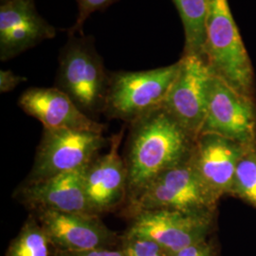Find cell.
<instances>
[{"instance_id": "2e32d148", "label": "cell", "mask_w": 256, "mask_h": 256, "mask_svg": "<svg viewBox=\"0 0 256 256\" xmlns=\"http://www.w3.org/2000/svg\"><path fill=\"white\" fill-rule=\"evenodd\" d=\"M173 2L184 28L183 55L204 57L208 0H173Z\"/></svg>"}, {"instance_id": "9c48e42d", "label": "cell", "mask_w": 256, "mask_h": 256, "mask_svg": "<svg viewBox=\"0 0 256 256\" xmlns=\"http://www.w3.org/2000/svg\"><path fill=\"white\" fill-rule=\"evenodd\" d=\"M202 133L218 134L244 146L256 144L254 98L238 92L212 74Z\"/></svg>"}, {"instance_id": "5bb4252c", "label": "cell", "mask_w": 256, "mask_h": 256, "mask_svg": "<svg viewBox=\"0 0 256 256\" xmlns=\"http://www.w3.org/2000/svg\"><path fill=\"white\" fill-rule=\"evenodd\" d=\"M56 28L37 12L34 0H10L0 6V60H10L41 42Z\"/></svg>"}, {"instance_id": "ac0fdd59", "label": "cell", "mask_w": 256, "mask_h": 256, "mask_svg": "<svg viewBox=\"0 0 256 256\" xmlns=\"http://www.w3.org/2000/svg\"><path fill=\"white\" fill-rule=\"evenodd\" d=\"M230 194L256 208V144L250 146L238 162Z\"/></svg>"}, {"instance_id": "4fadbf2b", "label": "cell", "mask_w": 256, "mask_h": 256, "mask_svg": "<svg viewBox=\"0 0 256 256\" xmlns=\"http://www.w3.org/2000/svg\"><path fill=\"white\" fill-rule=\"evenodd\" d=\"M86 167L36 182L20 183L12 196L32 212L57 210L92 214L84 190Z\"/></svg>"}, {"instance_id": "ba28073f", "label": "cell", "mask_w": 256, "mask_h": 256, "mask_svg": "<svg viewBox=\"0 0 256 256\" xmlns=\"http://www.w3.org/2000/svg\"><path fill=\"white\" fill-rule=\"evenodd\" d=\"M180 68L162 108L196 138L200 134L206 117L208 90L212 72L206 59L198 55H183Z\"/></svg>"}, {"instance_id": "277c9868", "label": "cell", "mask_w": 256, "mask_h": 256, "mask_svg": "<svg viewBox=\"0 0 256 256\" xmlns=\"http://www.w3.org/2000/svg\"><path fill=\"white\" fill-rule=\"evenodd\" d=\"M178 68L180 61L148 70L111 72L104 114L131 124L162 106Z\"/></svg>"}, {"instance_id": "d6986e66", "label": "cell", "mask_w": 256, "mask_h": 256, "mask_svg": "<svg viewBox=\"0 0 256 256\" xmlns=\"http://www.w3.org/2000/svg\"><path fill=\"white\" fill-rule=\"evenodd\" d=\"M124 256H169L164 248L149 238L124 232L120 239Z\"/></svg>"}, {"instance_id": "ffe728a7", "label": "cell", "mask_w": 256, "mask_h": 256, "mask_svg": "<svg viewBox=\"0 0 256 256\" xmlns=\"http://www.w3.org/2000/svg\"><path fill=\"white\" fill-rule=\"evenodd\" d=\"M118 0H77L78 16L74 26L68 28V36H74L76 34L82 36V26L92 14L98 10H104Z\"/></svg>"}, {"instance_id": "30bf717a", "label": "cell", "mask_w": 256, "mask_h": 256, "mask_svg": "<svg viewBox=\"0 0 256 256\" xmlns=\"http://www.w3.org/2000/svg\"><path fill=\"white\" fill-rule=\"evenodd\" d=\"M32 214L57 250L84 252L120 246L122 236L110 230L99 216L57 210Z\"/></svg>"}, {"instance_id": "e0dca14e", "label": "cell", "mask_w": 256, "mask_h": 256, "mask_svg": "<svg viewBox=\"0 0 256 256\" xmlns=\"http://www.w3.org/2000/svg\"><path fill=\"white\" fill-rule=\"evenodd\" d=\"M55 248L38 222L30 214L14 238L6 252V256H54Z\"/></svg>"}, {"instance_id": "7402d4cb", "label": "cell", "mask_w": 256, "mask_h": 256, "mask_svg": "<svg viewBox=\"0 0 256 256\" xmlns=\"http://www.w3.org/2000/svg\"><path fill=\"white\" fill-rule=\"evenodd\" d=\"M54 256H124L120 247L96 248L84 252H63L55 250Z\"/></svg>"}, {"instance_id": "7a4b0ae2", "label": "cell", "mask_w": 256, "mask_h": 256, "mask_svg": "<svg viewBox=\"0 0 256 256\" xmlns=\"http://www.w3.org/2000/svg\"><path fill=\"white\" fill-rule=\"evenodd\" d=\"M110 78L94 37L68 36L59 54L55 88L96 120L104 111Z\"/></svg>"}, {"instance_id": "5b68a950", "label": "cell", "mask_w": 256, "mask_h": 256, "mask_svg": "<svg viewBox=\"0 0 256 256\" xmlns=\"http://www.w3.org/2000/svg\"><path fill=\"white\" fill-rule=\"evenodd\" d=\"M218 200L202 183L190 158L166 170L147 185L137 200L126 209V216L140 210L214 212Z\"/></svg>"}, {"instance_id": "44dd1931", "label": "cell", "mask_w": 256, "mask_h": 256, "mask_svg": "<svg viewBox=\"0 0 256 256\" xmlns=\"http://www.w3.org/2000/svg\"><path fill=\"white\" fill-rule=\"evenodd\" d=\"M169 256H216V245L207 239L180 252L170 254Z\"/></svg>"}, {"instance_id": "9a60e30c", "label": "cell", "mask_w": 256, "mask_h": 256, "mask_svg": "<svg viewBox=\"0 0 256 256\" xmlns=\"http://www.w3.org/2000/svg\"><path fill=\"white\" fill-rule=\"evenodd\" d=\"M18 106L48 129H72L102 133L106 126L86 115L57 88H30L19 97Z\"/></svg>"}, {"instance_id": "603a6c76", "label": "cell", "mask_w": 256, "mask_h": 256, "mask_svg": "<svg viewBox=\"0 0 256 256\" xmlns=\"http://www.w3.org/2000/svg\"><path fill=\"white\" fill-rule=\"evenodd\" d=\"M28 79L24 76L14 74L12 70H0V92L7 93L14 90L18 86L26 82Z\"/></svg>"}, {"instance_id": "8fae6325", "label": "cell", "mask_w": 256, "mask_h": 256, "mask_svg": "<svg viewBox=\"0 0 256 256\" xmlns=\"http://www.w3.org/2000/svg\"><path fill=\"white\" fill-rule=\"evenodd\" d=\"M124 128L110 140V150L98 156L84 172V190L92 214L101 216L118 210L128 200V170L120 146Z\"/></svg>"}, {"instance_id": "cb8c5ba5", "label": "cell", "mask_w": 256, "mask_h": 256, "mask_svg": "<svg viewBox=\"0 0 256 256\" xmlns=\"http://www.w3.org/2000/svg\"><path fill=\"white\" fill-rule=\"evenodd\" d=\"M1 1V4H3V3H6V2H8L10 0H0Z\"/></svg>"}, {"instance_id": "8992f818", "label": "cell", "mask_w": 256, "mask_h": 256, "mask_svg": "<svg viewBox=\"0 0 256 256\" xmlns=\"http://www.w3.org/2000/svg\"><path fill=\"white\" fill-rule=\"evenodd\" d=\"M106 144L102 133L44 128L34 164L23 182H36L86 167Z\"/></svg>"}, {"instance_id": "6da1fadb", "label": "cell", "mask_w": 256, "mask_h": 256, "mask_svg": "<svg viewBox=\"0 0 256 256\" xmlns=\"http://www.w3.org/2000/svg\"><path fill=\"white\" fill-rule=\"evenodd\" d=\"M194 140L162 106L129 124L124 158L128 170L126 208L156 176L188 160Z\"/></svg>"}, {"instance_id": "3957f363", "label": "cell", "mask_w": 256, "mask_h": 256, "mask_svg": "<svg viewBox=\"0 0 256 256\" xmlns=\"http://www.w3.org/2000/svg\"><path fill=\"white\" fill-rule=\"evenodd\" d=\"M204 57L214 75L254 98V72L228 0H208Z\"/></svg>"}, {"instance_id": "7c38bea8", "label": "cell", "mask_w": 256, "mask_h": 256, "mask_svg": "<svg viewBox=\"0 0 256 256\" xmlns=\"http://www.w3.org/2000/svg\"><path fill=\"white\" fill-rule=\"evenodd\" d=\"M248 146L212 133H202L196 138L190 162L218 200L230 194L238 162Z\"/></svg>"}, {"instance_id": "52a82bcc", "label": "cell", "mask_w": 256, "mask_h": 256, "mask_svg": "<svg viewBox=\"0 0 256 256\" xmlns=\"http://www.w3.org/2000/svg\"><path fill=\"white\" fill-rule=\"evenodd\" d=\"M214 212H188L182 210H140L131 214L124 232L149 238L168 254L207 240L214 225Z\"/></svg>"}]
</instances>
